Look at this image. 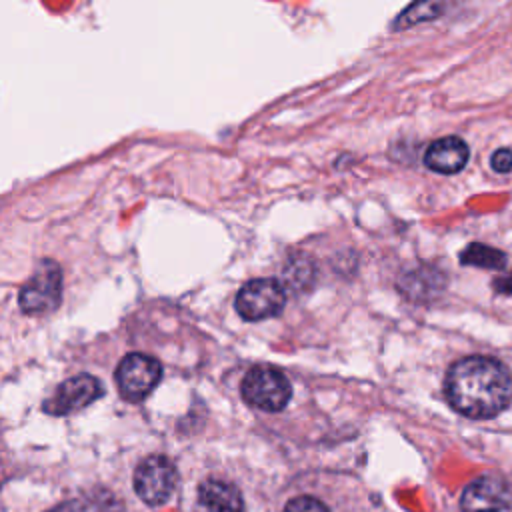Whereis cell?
Returning <instances> with one entry per match:
<instances>
[{
    "mask_svg": "<svg viewBox=\"0 0 512 512\" xmlns=\"http://www.w3.org/2000/svg\"><path fill=\"white\" fill-rule=\"evenodd\" d=\"M450 406L468 418H494L512 402V374L496 358L466 356L446 374Z\"/></svg>",
    "mask_w": 512,
    "mask_h": 512,
    "instance_id": "cell-1",
    "label": "cell"
},
{
    "mask_svg": "<svg viewBox=\"0 0 512 512\" xmlns=\"http://www.w3.org/2000/svg\"><path fill=\"white\" fill-rule=\"evenodd\" d=\"M242 396L248 404L264 412H278L288 404L292 386L278 368L256 366L242 380Z\"/></svg>",
    "mask_w": 512,
    "mask_h": 512,
    "instance_id": "cell-2",
    "label": "cell"
},
{
    "mask_svg": "<svg viewBox=\"0 0 512 512\" xmlns=\"http://www.w3.org/2000/svg\"><path fill=\"white\" fill-rule=\"evenodd\" d=\"M286 304V290L278 280L258 278L246 282L234 300L236 312L250 322L272 318L282 312Z\"/></svg>",
    "mask_w": 512,
    "mask_h": 512,
    "instance_id": "cell-3",
    "label": "cell"
},
{
    "mask_svg": "<svg viewBox=\"0 0 512 512\" xmlns=\"http://www.w3.org/2000/svg\"><path fill=\"white\" fill-rule=\"evenodd\" d=\"M162 366L156 358L132 352L126 354L116 368L118 390L124 400L140 402L144 400L160 382Z\"/></svg>",
    "mask_w": 512,
    "mask_h": 512,
    "instance_id": "cell-4",
    "label": "cell"
},
{
    "mask_svg": "<svg viewBox=\"0 0 512 512\" xmlns=\"http://www.w3.org/2000/svg\"><path fill=\"white\" fill-rule=\"evenodd\" d=\"M62 274L56 262L44 260L22 286L18 304L26 314H44L60 304Z\"/></svg>",
    "mask_w": 512,
    "mask_h": 512,
    "instance_id": "cell-5",
    "label": "cell"
},
{
    "mask_svg": "<svg viewBox=\"0 0 512 512\" xmlns=\"http://www.w3.org/2000/svg\"><path fill=\"white\" fill-rule=\"evenodd\" d=\"M176 488V468L170 458L154 454L144 458L134 472V490L150 506L164 504Z\"/></svg>",
    "mask_w": 512,
    "mask_h": 512,
    "instance_id": "cell-6",
    "label": "cell"
},
{
    "mask_svg": "<svg viewBox=\"0 0 512 512\" xmlns=\"http://www.w3.org/2000/svg\"><path fill=\"white\" fill-rule=\"evenodd\" d=\"M102 396V384L90 374H78L64 380L50 398L44 402V412L52 416H66L80 408H86Z\"/></svg>",
    "mask_w": 512,
    "mask_h": 512,
    "instance_id": "cell-7",
    "label": "cell"
},
{
    "mask_svg": "<svg viewBox=\"0 0 512 512\" xmlns=\"http://www.w3.org/2000/svg\"><path fill=\"white\" fill-rule=\"evenodd\" d=\"M460 508L462 512H510L512 492L504 480L480 476L464 488Z\"/></svg>",
    "mask_w": 512,
    "mask_h": 512,
    "instance_id": "cell-8",
    "label": "cell"
},
{
    "mask_svg": "<svg viewBox=\"0 0 512 512\" xmlns=\"http://www.w3.org/2000/svg\"><path fill=\"white\" fill-rule=\"evenodd\" d=\"M468 162V146L458 136H446L434 140L424 152V164L432 172L456 174Z\"/></svg>",
    "mask_w": 512,
    "mask_h": 512,
    "instance_id": "cell-9",
    "label": "cell"
},
{
    "mask_svg": "<svg viewBox=\"0 0 512 512\" xmlns=\"http://www.w3.org/2000/svg\"><path fill=\"white\" fill-rule=\"evenodd\" d=\"M240 490L224 480L210 478L198 488V512H244Z\"/></svg>",
    "mask_w": 512,
    "mask_h": 512,
    "instance_id": "cell-10",
    "label": "cell"
},
{
    "mask_svg": "<svg viewBox=\"0 0 512 512\" xmlns=\"http://www.w3.org/2000/svg\"><path fill=\"white\" fill-rule=\"evenodd\" d=\"M460 262L464 266L502 270L506 266V254L500 252L498 248H492V246H486L480 242H472L462 250Z\"/></svg>",
    "mask_w": 512,
    "mask_h": 512,
    "instance_id": "cell-11",
    "label": "cell"
},
{
    "mask_svg": "<svg viewBox=\"0 0 512 512\" xmlns=\"http://www.w3.org/2000/svg\"><path fill=\"white\" fill-rule=\"evenodd\" d=\"M444 6V0H416L396 18V28H408L418 22L434 20L444 12Z\"/></svg>",
    "mask_w": 512,
    "mask_h": 512,
    "instance_id": "cell-12",
    "label": "cell"
},
{
    "mask_svg": "<svg viewBox=\"0 0 512 512\" xmlns=\"http://www.w3.org/2000/svg\"><path fill=\"white\" fill-rule=\"evenodd\" d=\"M284 512H330L328 506L312 496H296L286 506Z\"/></svg>",
    "mask_w": 512,
    "mask_h": 512,
    "instance_id": "cell-13",
    "label": "cell"
},
{
    "mask_svg": "<svg viewBox=\"0 0 512 512\" xmlns=\"http://www.w3.org/2000/svg\"><path fill=\"white\" fill-rule=\"evenodd\" d=\"M490 164H492V170L498 172V174L510 172V170H512V150H510V148H498V150L492 154Z\"/></svg>",
    "mask_w": 512,
    "mask_h": 512,
    "instance_id": "cell-14",
    "label": "cell"
},
{
    "mask_svg": "<svg viewBox=\"0 0 512 512\" xmlns=\"http://www.w3.org/2000/svg\"><path fill=\"white\" fill-rule=\"evenodd\" d=\"M494 290L498 294H506V296H512V272L506 274V276H498L494 280Z\"/></svg>",
    "mask_w": 512,
    "mask_h": 512,
    "instance_id": "cell-15",
    "label": "cell"
}]
</instances>
